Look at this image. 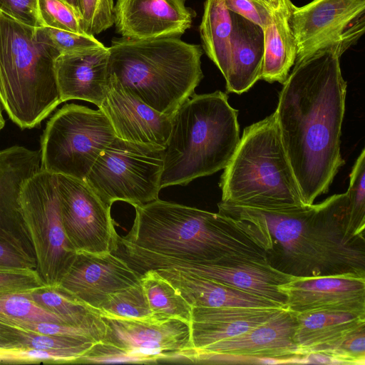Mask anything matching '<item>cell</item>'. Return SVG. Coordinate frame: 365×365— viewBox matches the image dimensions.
Here are the masks:
<instances>
[{"instance_id": "cell-21", "label": "cell", "mask_w": 365, "mask_h": 365, "mask_svg": "<svg viewBox=\"0 0 365 365\" xmlns=\"http://www.w3.org/2000/svg\"><path fill=\"white\" fill-rule=\"evenodd\" d=\"M283 309L192 307L189 324L193 353L215 343L242 334L268 321Z\"/></svg>"}, {"instance_id": "cell-34", "label": "cell", "mask_w": 365, "mask_h": 365, "mask_svg": "<svg viewBox=\"0 0 365 365\" xmlns=\"http://www.w3.org/2000/svg\"><path fill=\"white\" fill-rule=\"evenodd\" d=\"M349 198L352 225L364 232L365 227V150L356 159L350 173L349 186L346 192Z\"/></svg>"}, {"instance_id": "cell-10", "label": "cell", "mask_w": 365, "mask_h": 365, "mask_svg": "<svg viewBox=\"0 0 365 365\" xmlns=\"http://www.w3.org/2000/svg\"><path fill=\"white\" fill-rule=\"evenodd\" d=\"M21 207L36 269L45 284L57 286L77 252L63 226L55 174L41 170L30 178L21 192Z\"/></svg>"}, {"instance_id": "cell-39", "label": "cell", "mask_w": 365, "mask_h": 365, "mask_svg": "<svg viewBox=\"0 0 365 365\" xmlns=\"http://www.w3.org/2000/svg\"><path fill=\"white\" fill-rule=\"evenodd\" d=\"M327 355L341 364H365V327L349 334Z\"/></svg>"}, {"instance_id": "cell-30", "label": "cell", "mask_w": 365, "mask_h": 365, "mask_svg": "<svg viewBox=\"0 0 365 365\" xmlns=\"http://www.w3.org/2000/svg\"><path fill=\"white\" fill-rule=\"evenodd\" d=\"M96 312L129 319L155 318L140 282L111 295Z\"/></svg>"}, {"instance_id": "cell-8", "label": "cell", "mask_w": 365, "mask_h": 365, "mask_svg": "<svg viewBox=\"0 0 365 365\" xmlns=\"http://www.w3.org/2000/svg\"><path fill=\"white\" fill-rule=\"evenodd\" d=\"M115 138L100 109L74 103L58 109L41 138V170L85 180L102 151Z\"/></svg>"}, {"instance_id": "cell-35", "label": "cell", "mask_w": 365, "mask_h": 365, "mask_svg": "<svg viewBox=\"0 0 365 365\" xmlns=\"http://www.w3.org/2000/svg\"><path fill=\"white\" fill-rule=\"evenodd\" d=\"M38 10L43 26L85 33L80 16L61 0H38Z\"/></svg>"}, {"instance_id": "cell-3", "label": "cell", "mask_w": 365, "mask_h": 365, "mask_svg": "<svg viewBox=\"0 0 365 365\" xmlns=\"http://www.w3.org/2000/svg\"><path fill=\"white\" fill-rule=\"evenodd\" d=\"M134 207L131 230L113 245L199 264L267 258L243 221L160 199Z\"/></svg>"}, {"instance_id": "cell-2", "label": "cell", "mask_w": 365, "mask_h": 365, "mask_svg": "<svg viewBox=\"0 0 365 365\" xmlns=\"http://www.w3.org/2000/svg\"><path fill=\"white\" fill-rule=\"evenodd\" d=\"M218 212L245 222L269 263L292 277H365L364 232L351 224L346 192L318 204L261 209L220 201Z\"/></svg>"}, {"instance_id": "cell-44", "label": "cell", "mask_w": 365, "mask_h": 365, "mask_svg": "<svg viewBox=\"0 0 365 365\" xmlns=\"http://www.w3.org/2000/svg\"><path fill=\"white\" fill-rule=\"evenodd\" d=\"M66 3L68 6H70L75 11L76 13L80 16L81 20V0H61Z\"/></svg>"}, {"instance_id": "cell-16", "label": "cell", "mask_w": 365, "mask_h": 365, "mask_svg": "<svg viewBox=\"0 0 365 365\" xmlns=\"http://www.w3.org/2000/svg\"><path fill=\"white\" fill-rule=\"evenodd\" d=\"M278 288L286 308L294 313L327 309L365 314V277H292Z\"/></svg>"}, {"instance_id": "cell-24", "label": "cell", "mask_w": 365, "mask_h": 365, "mask_svg": "<svg viewBox=\"0 0 365 365\" xmlns=\"http://www.w3.org/2000/svg\"><path fill=\"white\" fill-rule=\"evenodd\" d=\"M232 14L233 32L230 63L225 79L228 92L242 94L260 80L264 34L259 26L238 14Z\"/></svg>"}, {"instance_id": "cell-32", "label": "cell", "mask_w": 365, "mask_h": 365, "mask_svg": "<svg viewBox=\"0 0 365 365\" xmlns=\"http://www.w3.org/2000/svg\"><path fill=\"white\" fill-rule=\"evenodd\" d=\"M42 38L57 50L60 55L72 54L104 46L93 35L75 33L48 26L37 28Z\"/></svg>"}, {"instance_id": "cell-1", "label": "cell", "mask_w": 365, "mask_h": 365, "mask_svg": "<svg viewBox=\"0 0 365 365\" xmlns=\"http://www.w3.org/2000/svg\"><path fill=\"white\" fill-rule=\"evenodd\" d=\"M333 49L295 61L274 112L306 205L328 192L344 164L340 145L347 84Z\"/></svg>"}, {"instance_id": "cell-22", "label": "cell", "mask_w": 365, "mask_h": 365, "mask_svg": "<svg viewBox=\"0 0 365 365\" xmlns=\"http://www.w3.org/2000/svg\"><path fill=\"white\" fill-rule=\"evenodd\" d=\"M155 270L191 307H282L270 299L197 274L172 268Z\"/></svg>"}, {"instance_id": "cell-4", "label": "cell", "mask_w": 365, "mask_h": 365, "mask_svg": "<svg viewBox=\"0 0 365 365\" xmlns=\"http://www.w3.org/2000/svg\"><path fill=\"white\" fill-rule=\"evenodd\" d=\"M109 73L128 91L154 110L172 115L203 78L200 45L180 38H113Z\"/></svg>"}, {"instance_id": "cell-7", "label": "cell", "mask_w": 365, "mask_h": 365, "mask_svg": "<svg viewBox=\"0 0 365 365\" xmlns=\"http://www.w3.org/2000/svg\"><path fill=\"white\" fill-rule=\"evenodd\" d=\"M220 187L222 202L261 209L305 206L274 113L246 127Z\"/></svg>"}, {"instance_id": "cell-36", "label": "cell", "mask_w": 365, "mask_h": 365, "mask_svg": "<svg viewBox=\"0 0 365 365\" xmlns=\"http://www.w3.org/2000/svg\"><path fill=\"white\" fill-rule=\"evenodd\" d=\"M113 0H81V26L91 35L99 34L114 24Z\"/></svg>"}, {"instance_id": "cell-20", "label": "cell", "mask_w": 365, "mask_h": 365, "mask_svg": "<svg viewBox=\"0 0 365 365\" xmlns=\"http://www.w3.org/2000/svg\"><path fill=\"white\" fill-rule=\"evenodd\" d=\"M55 68L61 102L81 100L98 108L101 105L110 77L108 47L60 55Z\"/></svg>"}, {"instance_id": "cell-29", "label": "cell", "mask_w": 365, "mask_h": 365, "mask_svg": "<svg viewBox=\"0 0 365 365\" xmlns=\"http://www.w3.org/2000/svg\"><path fill=\"white\" fill-rule=\"evenodd\" d=\"M17 321L66 324L58 316L37 305L26 292H0V322L10 325Z\"/></svg>"}, {"instance_id": "cell-31", "label": "cell", "mask_w": 365, "mask_h": 365, "mask_svg": "<svg viewBox=\"0 0 365 365\" xmlns=\"http://www.w3.org/2000/svg\"><path fill=\"white\" fill-rule=\"evenodd\" d=\"M86 351L79 349H36L12 348L0 349L1 364H74Z\"/></svg>"}, {"instance_id": "cell-15", "label": "cell", "mask_w": 365, "mask_h": 365, "mask_svg": "<svg viewBox=\"0 0 365 365\" xmlns=\"http://www.w3.org/2000/svg\"><path fill=\"white\" fill-rule=\"evenodd\" d=\"M140 275L111 252H79L57 286L96 312L111 295L138 283Z\"/></svg>"}, {"instance_id": "cell-13", "label": "cell", "mask_w": 365, "mask_h": 365, "mask_svg": "<svg viewBox=\"0 0 365 365\" xmlns=\"http://www.w3.org/2000/svg\"><path fill=\"white\" fill-rule=\"evenodd\" d=\"M55 175L62 223L72 247L76 252H110L118 235L110 207L84 180Z\"/></svg>"}, {"instance_id": "cell-42", "label": "cell", "mask_w": 365, "mask_h": 365, "mask_svg": "<svg viewBox=\"0 0 365 365\" xmlns=\"http://www.w3.org/2000/svg\"><path fill=\"white\" fill-rule=\"evenodd\" d=\"M0 267L36 269L35 260L19 252L9 244L0 241Z\"/></svg>"}, {"instance_id": "cell-9", "label": "cell", "mask_w": 365, "mask_h": 365, "mask_svg": "<svg viewBox=\"0 0 365 365\" xmlns=\"http://www.w3.org/2000/svg\"><path fill=\"white\" fill-rule=\"evenodd\" d=\"M163 149L115 136L84 180L109 207L118 200L133 207L148 203L161 190Z\"/></svg>"}, {"instance_id": "cell-25", "label": "cell", "mask_w": 365, "mask_h": 365, "mask_svg": "<svg viewBox=\"0 0 365 365\" xmlns=\"http://www.w3.org/2000/svg\"><path fill=\"white\" fill-rule=\"evenodd\" d=\"M293 3L282 0L272 9L270 23L264 29V56L260 80L282 84L288 77L297 56V45L289 24Z\"/></svg>"}, {"instance_id": "cell-45", "label": "cell", "mask_w": 365, "mask_h": 365, "mask_svg": "<svg viewBox=\"0 0 365 365\" xmlns=\"http://www.w3.org/2000/svg\"><path fill=\"white\" fill-rule=\"evenodd\" d=\"M263 1L269 9H272L276 8L282 0H261Z\"/></svg>"}, {"instance_id": "cell-38", "label": "cell", "mask_w": 365, "mask_h": 365, "mask_svg": "<svg viewBox=\"0 0 365 365\" xmlns=\"http://www.w3.org/2000/svg\"><path fill=\"white\" fill-rule=\"evenodd\" d=\"M9 326L38 334L87 337L96 342L102 339L99 334L87 329L48 322L17 321Z\"/></svg>"}, {"instance_id": "cell-18", "label": "cell", "mask_w": 365, "mask_h": 365, "mask_svg": "<svg viewBox=\"0 0 365 365\" xmlns=\"http://www.w3.org/2000/svg\"><path fill=\"white\" fill-rule=\"evenodd\" d=\"M185 0H117L113 18L122 37L146 40L180 36L191 26L195 11Z\"/></svg>"}, {"instance_id": "cell-19", "label": "cell", "mask_w": 365, "mask_h": 365, "mask_svg": "<svg viewBox=\"0 0 365 365\" xmlns=\"http://www.w3.org/2000/svg\"><path fill=\"white\" fill-rule=\"evenodd\" d=\"M122 140L165 148L173 115L158 112L125 91L110 75L106 97L98 107Z\"/></svg>"}, {"instance_id": "cell-17", "label": "cell", "mask_w": 365, "mask_h": 365, "mask_svg": "<svg viewBox=\"0 0 365 365\" xmlns=\"http://www.w3.org/2000/svg\"><path fill=\"white\" fill-rule=\"evenodd\" d=\"M39 170L40 150L21 145L0 150V228L18 251L34 259L21 214V195L27 180Z\"/></svg>"}, {"instance_id": "cell-28", "label": "cell", "mask_w": 365, "mask_h": 365, "mask_svg": "<svg viewBox=\"0 0 365 365\" xmlns=\"http://www.w3.org/2000/svg\"><path fill=\"white\" fill-rule=\"evenodd\" d=\"M140 282L155 318H175L190 322L192 307L156 270L144 272L140 275Z\"/></svg>"}, {"instance_id": "cell-33", "label": "cell", "mask_w": 365, "mask_h": 365, "mask_svg": "<svg viewBox=\"0 0 365 365\" xmlns=\"http://www.w3.org/2000/svg\"><path fill=\"white\" fill-rule=\"evenodd\" d=\"M16 331L19 338V348L79 349L87 351L97 343L87 337L38 334L19 328H16Z\"/></svg>"}, {"instance_id": "cell-27", "label": "cell", "mask_w": 365, "mask_h": 365, "mask_svg": "<svg viewBox=\"0 0 365 365\" xmlns=\"http://www.w3.org/2000/svg\"><path fill=\"white\" fill-rule=\"evenodd\" d=\"M26 293L37 305L58 316L66 324L93 331L103 338L104 324L99 314L58 286L43 284Z\"/></svg>"}, {"instance_id": "cell-14", "label": "cell", "mask_w": 365, "mask_h": 365, "mask_svg": "<svg viewBox=\"0 0 365 365\" xmlns=\"http://www.w3.org/2000/svg\"><path fill=\"white\" fill-rule=\"evenodd\" d=\"M296 325L295 313L284 308L242 334L195 351L192 363L262 364L263 358H273L290 364L301 356L294 339Z\"/></svg>"}, {"instance_id": "cell-37", "label": "cell", "mask_w": 365, "mask_h": 365, "mask_svg": "<svg viewBox=\"0 0 365 365\" xmlns=\"http://www.w3.org/2000/svg\"><path fill=\"white\" fill-rule=\"evenodd\" d=\"M43 284L34 268L0 267V292H26Z\"/></svg>"}, {"instance_id": "cell-6", "label": "cell", "mask_w": 365, "mask_h": 365, "mask_svg": "<svg viewBox=\"0 0 365 365\" xmlns=\"http://www.w3.org/2000/svg\"><path fill=\"white\" fill-rule=\"evenodd\" d=\"M59 56L37 28L0 12V102L21 129L38 127L62 103L55 68Z\"/></svg>"}, {"instance_id": "cell-23", "label": "cell", "mask_w": 365, "mask_h": 365, "mask_svg": "<svg viewBox=\"0 0 365 365\" xmlns=\"http://www.w3.org/2000/svg\"><path fill=\"white\" fill-rule=\"evenodd\" d=\"M295 315L294 339L301 356L327 354L349 334L365 327V314L325 309Z\"/></svg>"}, {"instance_id": "cell-5", "label": "cell", "mask_w": 365, "mask_h": 365, "mask_svg": "<svg viewBox=\"0 0 365 365\" xmlns=\"http://www.w3.org/2000/svg\"><path fill=\"white\" fill-rule=\"evenodd\" d=\"M238 111L226 93H194L175 112L160 186L186 185L222 170L240 140Z\"/></svg>"}, {"instance_id": "cell-12", "label": "cell", "mask_w": 365, "mask_h": 365, "mask_svg": "<svg viewBox=\"0 0 365 365\" xmlns=\"http://www.w3.org/2000/svg\"><path fill=\"white\" fill-rule=\"evenodd\" d=\"M101 341L130 356L135 364L192 363L189 322L175 319H129L101 314Z\"/></svg>"}, {"instance_id": "cell-11", "label": "cell", "mask_w": 365, "mask_h": 365, "mask_svg": "<svg viewBox=\"0 0 365 365\" xmlns=\"http://www.w3.org/2000/svg\"><path fill=\"white\" fill-rule=\"evenodd\" d=\"M289 24L297 45L296 60L322 49L340 56L363 36L365 0H312L292 6Z\"/></svg>"}, {"instance_id": "cell-43", "label": "cell", "mask_w": 365, "mask_h": 365, "mask_svg": "<svg viewBox=\"0 0 365 365\" xmlns=\"http://www.w3.org/2000/svg\"><path fill=\"white\" fill-rule=\"evenodd\" d=\"M19 342L16 327L0 322V349L18 348Z\"/></svg>"}, {"instance_id": "cell-26", "label": "cell", "mask_w": 365, "mask_h": 365, "mask_svg": "<svg viewBox=\"0 0 365 365\" xmlns=\"http://www.w3.org/2000/svg\"><path fill=\"white\" fill-rule=\"evenodd\" d=\"M202 46L224 78L230 63L233 32L232 14L225 0H206L199 27Z\"/></svg>"}, {"instance_id": "cell-40", "label": "cell", "mask_w": 365, "mask_h": 365, "mask_svg": "<svg viewBox=\"0 0 365 365\" xmlns=\"http://www.w3.org/2000/svg\"><path fill=\"white\" fill-rule=\"evenodd\" d=\"M0 12L27 26H43L38 10V0H0Z\"/></svg>"}, {"instance_id": "cell-41", "label": "cell", "mask_w": 365, "mask_h": 365, "mask_svg": "<svg viewBox=\"0 0 365 365\" xmlns=\"http://www.w3.org/2000/svg\"><path fill=\"white\" fill-rule=\"evenodd\" d=\"M227 9L264 29L271 21L272 9L261 0H225Z\"/></svg>"}]
</instances>
